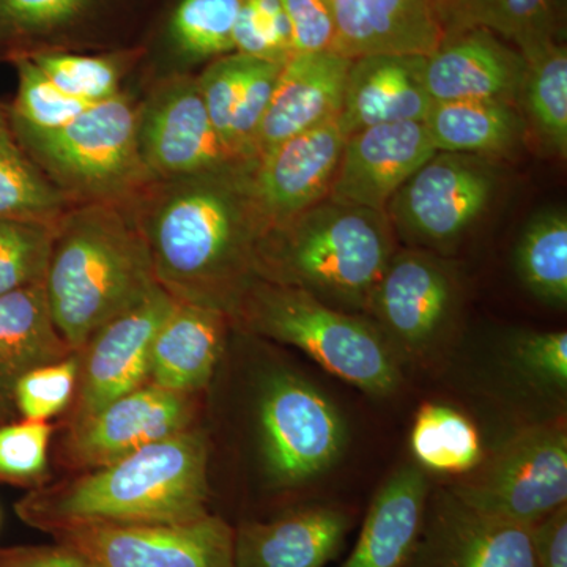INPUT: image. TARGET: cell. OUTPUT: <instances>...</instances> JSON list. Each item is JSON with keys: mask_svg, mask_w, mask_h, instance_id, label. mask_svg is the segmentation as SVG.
Here are the masks:
<instances>
[{"mask_svg": "<svg viewBox=\"0 0 567 567\" xmlns=\"http://www.w3.org/2000/svg\"><path fill=\"white\" fill-rule=\"evenodd\" d=\"M0 567H92L70 547L58 544L54 547H9L0 548Z\"/></svg>", "mask_w": 567, "mask_h": 567, "instance_id": "f6af8a7d", "label": "cell"}, {"mask_svg": "<svg viewBox=\"0 0 567 567\" xmlns=\"http://www.w3.org/2000/svg\"><path fill=\"white\" fill-rule=\"evenodd\" d=\"M442 39L486 29L520 54L561 40V0H432Z\"/></svg>", "mask_w": 567, "mask_h": 567, "instance_id": "4316f807", "label": "cell"}, {"mask_svg": "<svg viewBox=\"0 0 567 567\" xmlns=\"http://www.w3.org/2000/svg\"><path fill=\"white\" fill-rule=\"evenodd\" d=\"M517 363L528 375L547 385L565 390L567 383V334L532 333L516 342Z\"/></svg>", "mask_w": 567, "mask_h": 567, "instance_id": "7bdbcfd3", "label": "cell"}, {"mask_svg": "<svg viewBox=\"0 0 567 567\" xmlns=\"http://www.w3.org/2000/svg\"><path fill=\"white\" fill-rule=\"evenodd\" d=\"M51 425L29 421L0 427V477L31 480L47 468Z\"/></svg>", "mask_w": 567, "mask_h": 567, "instance_id": "60d3db41", "label": "cell"}, {"mask_svg": "<svg viewBox=\"0 0 567 567\" xmlns=\"http://www.w3.org/2000/svg\"><path fill=\"white\" fill-rule=\"evenodd\" d=\"M208 451L186 431L22 499L18 513L52 533L80 525H171L208 516Z\"/></svg>", "mask_w": 567, "mask_h": 567, "instance_id": "7a4b0ae2", "label": "cell"}, {"mask_svg": "<svg viewBox=\"0 0 567 567\" xmlns=\"http://www.w3.org/2000/svg\"><path fill=\"white\" fill-rule=\"evenodd\" d=\"M344 144L334 118L284 141L256 163L251 192L268 227L328 199Z\"/></svg>", "mask_w": 567, "mask_h": 567, "instance_id": "e0dca14e", "label": "cell"}, {"mask_svg": "<svg viewBox=\"0 0 567 567\" xmlns=\"http://www.w3.org/2000/svg\"><path fill=\"white\" fill-rule=\"evenodd\" d=\"M498 177L488 159L436 152L388 204L394 233L442 249L457 244L491 207Z\"/></svg>", "mask_w": 567, "mask_h": 567, "instance_id": "ba28073f", "label": "cell"}, {"mask_svg": "<svg viewBox=\"0 0 567 567\" xmlns=\"http://www.w3.org/2000/svg\"><path fill=\"white\" fill-rule=\"evenodd\" d=\"M350 63L334 51L301 52L282 63L257 133V162L284 141L339 118Z\"/></svg>", "mask_w": 567, "mask_h": 567, "instance_id": "d6986e66", "label": "cell"}, {"mask_svg": "<svg viewBox=\"0 0 567 567\" xmlns=\"http://www.w3.org/2000/svg\"><path fill=\"white\" fill-rule=\"evenodd\" d=\"M234 317L257 333L297 347L365 393L393 394L401 385L393 346L377 324L297 287L256 279Z\"/></svg>", "mask_w": 567, "mask_h": 567, "instance_id": "5b68a950", "label": "cell"}, {"mask_svg": "<svg viewBox=\"0 0 567 567\" xmlns=\"http://www.w3.org/2000/svg\"><path fill=\"white\" fill-rule=\"evenodd\" d=\"M14 63L18 93L9 112L14 132H55L92 106L59 91L28 54L17 55Z\"/></svg>", "mask_w": 567, "mask_h": 567, "instance_id": "836d02e7", "label": "cell"}, {"mask_svg": "<svg viewBox=\"0 0 567 567\" xmlns=\"http://www.w3.org/2000/svg\"><path fill=\"white\" fill-rule=\"evenodd\" d=\"M252 169L155 181L130 200L156 282L175 300L234 317L260 278L268 224L252 196Z\"/></svg>", "mask_w": 567, "mask_h": 567, "instance_id": "6da1fadb", "label": "cell"}, {"mask_svg": "<svg viewBox=\"0 0 567 567\" xmlns=\"http://www.w3.org/2000/svg\"><path fill=\"white\" fill-rule=\"evenodd\" d=\"M352 520L315 506L235 529V567H327L344 546Z\"/></svg>", "mask_w": 567, "mask_h": 567, "instance_id": "44dd1931", "label": "cell"}, {"mask_svg": "<svg viewBox=\"0 0 567 567\" xmlns=\"http://www.w3.org/2000/svg\"><path fill=\"white\" fill-rule=\"evenodd\" d=\"M137 112L121 92L55 132L14 133L71 205L126 204L155 182L142 159Z\"/></svg>", "mask_w": 567, "mask_h": 567, "instance_id": "8992f818", "label": "cell"}, {"mask_svg": "<svg viewBox=\"0 0 567 567\" xmlns=\"http://www.w3.org/2000/svg\"><path fill=\"white\" fill-rule=\"evenodd\" d=\"M234 52L275 63H284L293 54L292 32L281 0H241Z\"/></svg>", "mask_w": 567, "mask_h": 567, "instance_id": "d590c367", "label": "cell"}, {"mask_svg": "<svg viewBox=\"0 0 567 567\" xmlns=\"http://www.w3.org/2000/svg\"><path fill=\"white\" fill-rule=\"evenodd\" d=\"M524 74V55L486 29L443 37L424 62L432 103L491 100L517 107Z\"/></svg>", "mask_w": 567, "mask_h": 567, "instance_id": "ac0fdd59", "label": "cell"}, {"mask_svg": "<svg viewBox=\"0 0 567 567\" xmlns=\"http://www.w3.org/2000/svg\"><path fill=\"white\" fill-rule=\"evenodd\" d=\"M55 224L0 218V297L44 281Z\"/></svg>", "mask_w": 567, "mask_h": 567, "instance_id": "e575fe53", "label": "cell"}, {"mask_svg": "<svg viewBox=\"0 0 567 567\" xmlns=\"http://www.w3.org/2000/svg\"><path fill=\"white\" fill-rule=\"evenodd\" d=\"M282 63L251 59L230 123V152L235 158L256 166V140L274 95Z\"/></svg>", "mask_w": 567, "mask_h": 567, "instance_id": "74e56055", "label": "cell"}, {"mask_svg": "<svg viewBox=\"0 0 567 567\" xmlns=\"http://www.w3.org/2000/svg\"><path fill=\"white\" fill-rule=\"evenodd\" d=\"M140 151L153 181H175L238 167L205 110L196 78L162 82L137 112Z\"/></svg>", "mask_w": 567, "mask_h": 567, "instance_id": "8fae6325", "label": "cell"}, {"mask_svg": "<svg viewBox=\"0 0 567 567\" xmlns=\"http://www.w3.org/2000/svg\"><path fill=\"white\" fill-rule=\"evenodd\" d=\"M290 32L293 54L338 52V29L327 0H281Z\"/></svg>", "mask_w": 567, "mask_h": 567, "instance_id": "b9f144b4", "label": "cell"}, {"mask_svg": "<svg viewBox=\"0 0 567 567\" xmlns=\"http://www.w3.org/2000/svg\"><path fill=\"white\" fill-rule=\"evenodd\" d=\"M410 559L413 567H537L532 527L473 509L451 492L427 503Z\"/></svg>", "mask_w": 567, "mask_h": 567, "instance_id": "5bb4252c", "label": "cell"}, {"mask_svg": "<svg viewBox=\"0 0 567 567\" xmlns=\"http://www.w3.org/2000/svg\"><path fill=\"white\" fill-rule=\"evenodd\" d=\"M450 492L473 509L532 527L567 502L565 425L518 432Z\"/></svg>", "mask_w": 567, "mask_h": 567, "instance_id": "52a82bcc", "label": "cell"}, {"mask_svg": "<svg viewBox=\"0 0 567 567\" xmlns=\"http://www.w3.org/2000/svg\"><path fill=\"white\" fill-rule=\"evenodd\" d=\"M265 464L276 484L300 486L336 464L346 424L319 390L295 375L274 377L260 399Z\"/></svg>", "mask_w": 567, "mask_h": 567, "instance_id": "9c48e42d", "label": "cell"}, {"mask_svg": "<svg viewBox=\"0 0 567 567\" xmlns=\"http://www.w3.org/2000/svg\"><path fill=\"white\" fill-rule=\"evenodd\" d=\"M435 153L423 121L361 130L346 140L328 199L386 213L395 193Z\"/></svg>", "mask_w": 567, "mask_h": 567, "instance_id": "9a60e30c", "label": "cell"}, {"mask_svg": "<svg viewBox=\"0 0 567 567\" xmlns=\"http://www.w3.org/2000/svg\"><path fill=\"white\" fill-rule=\"evenodd\" d=\"M537 567H567V505L532 525Z\"/></svg>", "mask_w": 567, "mask_h": 567, "instance_id": "ee69618b", "label": "cell"}, {"mask_svg": "<svg viewBox=\"0 0 567 567\" xmlns=\"http://www.w3.org/2000/svg\"><path fill=\"white\" fill-rule=\"evenodd\" d=\"M251 59L237 52L223 55L208 63L204 73L196 78L208 117L229 152L230 123H233L235 104L240 96Z\"/></svg>", "mask_w": 567, "mask_h": 567, "instance_id": "ab89813d", "label": "cell"}, {"mask_svg": "<svg viewBox=\"0 0 567 567\" xmlns=\"http://www.w3.org/2000/svg\"><path fill=\"white\" fill-rule=\"evenodd\" d=\"M92 567H235V529L221 517L171 525H80L52 532Z\"/></svg>", "mask_w": 567, "mask_h": 567, "instance_id": "30bf717a", "label": "cell"}, {"mask_svg": "<svg viewBox=\"0 0 567 567\" xmlns=\"http://www.w3.org/2000/svg\"><path fill=\"white\" fill-rule=\"evenodd\" d=\"M517 271L529 292L547 305L567 303V216L546 210L525 227L516 254Z\"/></svg>", "mask_w": 567, "mask_h": 567, "instance_id": "4dcf8cb0", "label": "cell"}, {"mask_svg": "<svg viewBox=\"0 0 567 567\" xmlns=\"http://www.w3.org/2000/svg\"><path fill=\"white\" fill-rule=\"evenodd\" d=\"M226 320L216 309L177 301L153 342L152 383L183 394L207 385L223 350Z\"/></svg>", "mask_w": 567, "mask_h": 567, "instance_id": "cb8c5ba5", "label": "cell"}, {"mask_svg": "<svg viewBox=\"0 0 567 567\" xmlns=\"http://www.w3.org/2000/svg\"><path fill=\"white\" fill-rule=\"evenodd\" d=\"M457 286L445 264L423 251L395 252L377 284L368 315L391 346L423 352L445 330Z\"/></svg>", "mask_w": 567, "mask_h": 567, "instance_id": "4fadbf2b", "label": "cell"}, {"mask_svg": "<svg viewBox=\"0 0 567 567\" xmlns=\"http://www.w3.org/2000/svg\"><path fill=\"white\" fill-rule=\"evenodd\" d=\"M241 0H177L166 35L189 62L215 61L234 52V28Z\"/></svg>", "mask_w": 567, "mask_h": 567, "instance_id": "1f68e13d", "label": "cell"}, {"mask_svg": "<svg viewBox=\"0 0 567 567\" xmlns=\"http://www.w3.org/2000/svg\"><path fill=\"white\" fill-rule=\"evenodd\" d=\"M132 205H73L55 224L44 275L52 322L73 352L156 286Z\"/></svg>", "mask_w": 567, "mask_h": 567, "instance_id": "3957f363", "label": "cell"}, {"mask_svg": "<svg viewBox=\"0 0 567 567\" xmlns=\"http://www.w3.org/2000/svg\"><path fill=\"white\" fill-rule=\"evenodd\" d=\"M28 55L59 91L89 104L106 102L121 93L123 69L132 59V54L84 55L61 51H35Z\"/></svg>", "mask_w": 567, "mask_h": 567, "instance_id": "d6a6232c", "label": "cell"}, {"mask_svg": "<svg viewBox=\"0 0 567 567\" xmlns=\"http://www.w3.org/2000/svg\"><path fill=\"white\" fill-rule=\"evenodd\" d=\"M394 254L395 233L385 212L324 199L268 227L260 241L259 276L363 316Z\"/></svg>", "mask_w": 567, "mask_h": 567, "instance_id": "277c9868", "label": "cell"}, {"mask_svg": "<svg viewBox=\"0 0 567 567\" xmlns=\"http://www.w3.org/2000/svg\"><path fill=\"white\" fill-rule=\"evenodd\" d=\"M525 74L517 110L524 121L527 142L550 158L565 162L567 155V50L561 40L522 54Z\"/></svg>", "mask_w": 567, "mask_h": 567, "instance_id": "83f0119b", "label": "cell"}, {"mask_svg": "<svg viewBox=\"0 0 567 567\" xmlns=\"http://www.w3.org/2000/svg\"><path fill=\"white\" fill-rule=\"evenodd\" d=\"M73 207L22 147L0 104V218L55 224Z\"/></svg>", "mask_w": 567, "mask_h": 567, "instance_id": "f1b7e54d", "label": "cell"}, {"mask_svg": "<svg viewBox=\"0 0 567 567\" xmlns=\"http://www.w3.org/2000/svg\"><path fill=\"white\" fill-rule=\"evenodd\" d=\"M192 416L188 394L145 383L87 420L74 423L70 456L85 468H103L181 434L189 429Z\"/></svg>", "mask_w": 567, "mask_h": 567, "instance_id": "2e32d148", "label": "cell"}, {"mask_svg": "<svg viewBox=\"0 0 567 567\" xmlns=\"http://www.w3.org/2000/svg\"><path fill=\"white\" fill-rule=\"evenodd\" d=\"M177 300L159 284L140 303L103 324L85 344L80 364V404L74 423L151 379L153 342Z\"/></svg>", "mask_w": 567, "mask_h": 567, "instance_id": "7c38bea8", "label": "cell"}, {"mask_svg": "<svg viewBox=\"0 0 567 567\" xmlns=\"http://www.w3.org/2000/svg\"><path fill=\"white\" fill-rule=\"evenodd\" d=\"M424 62L425 55L399 52L352 59L339 114L346 140L375 125L424 121L432 104Z\"/></svg>", "mask_w": 567, "mask_h": 567, "instance_id": "ffe728a7", "label": "cell"}, {"mask_svg": "<svg viewBox=\"0 0 567 567\" xmlns=\"http://www.w3.org/2000/svg\"><path fill=\"white\" fill-rule=\"evenodd\" d=\"M424 125L436 152L477 158L511 156L527 142L520 112L513 104L491 100L432 103Z\"/></svg>", "mask_w": 567, "mask_h": 567, "instance_id": "484cf974", "label": "cell"}, {"mask_svg": "<svg viewBox=\"0 0 567 567\" xmlns=\"http://www.w3.org/2000/svg\"><path fill=\"white\" fill-rule=\"evenodd\" d=\"M338 52L349 59L379 52L429 55L442 41L432 0H327Z\"/></svg>", "mask_w": 567, "mask_h": 567, "instance_id": "7402d4cb", "label": "cell"}, {"mask_svg": "<svg viewBox=\"0 0 567 567\" xmlns=\"http://www.w3.org/2000/svg\"><path fill=\"white\" fill-rule=\"evenodd\" d=\"M429 483L420 465L405 464L377 492L344 567H404L420 537Z\"/></svg>", "mask_w": 567, "mask_h": 567, "instance_id": "603a6c76", "label": "cell"}, {"mask_svg": "<svg viewBox=\"0 0 567 567\" xmlns=\"http://www.w3.org/2000/svg\"><path fill=\"white\" fill-rule=\"evenodd\" d=\"M410 446L423 470L466 475L483 461L476 425L453 406L425 404L413 423Z\"/></svg>", "mask_w": 567, "mask_h": 567, "instance_id": "f546056e", "label": "cell"}, {"mask_svg": "<svg viewBox=\"0 0 567 567\" xmlns=\"http://www.w3.org/2000/svg\"><path fill=\"white\" fill-rule=\"evenodd\" d=\"M96 0H0V43L66 31L91 13Z\"/></svg>", "mask_w": 567, "mask_h": 567, "instance_id": "8d00e7d4", "label": "cell"}, {"mask_svg": "<svg viewBox=\"0 0 567 567\" xmlns=\"http://www.w3.org/2000/svg\"><path fill=\"white\" fill-rule=\"evenodd\" d=\"M73 352L52 322L44 281L0 297V402L33 369L58 363Z\"/></svg>", "mask_w": 567, "mask_h": 567, "instance_id": "d4e9b609", "label": "cell"}, {"mask_svg": "<svg viewBox=\"0 0 567 567\" xmlns=\"http://www.w3.org/2000/svg\"><path fill=\"white\" fill-rule=\"evenodd\" d=\"M80 364L78 354H70L22 375L14 385L13 401L24 420L47 421L61 413L73 398Z\"/></svg>", "mask_w": 567, "mask_h": 567, "instance_id": "f35d334b", "label": "cell"}]
</instances>
